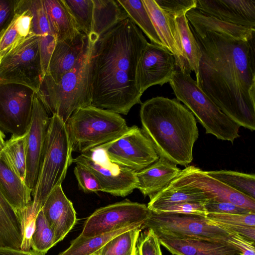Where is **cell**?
Listing matches in <instances>:
<instances>
[{
	"label": "cell",
	"mask_w": 255,
	"mask_h": 255,
	"mask_svg": "<svg viewBox=\"0 0 255 255\" xmlns=\"http://www.w3.org/2000/svg\"><path fill=\"white\" fill-rule=\"evenodd\" d=\"M17 0H0V36L15 14Z\"/></svg>",
	"instance_id": "obj_46"
},
{
	"label": "cell",
	"mask_w": 255,
	"mask_h": 255,
	"mask_svg": "<svg viewBox=\"0 0 255 255\" xmlns=\"http://www.w3.org/2000/svg\"><path fill=\"white\" fill-rule=\"evenodd\" d=\"M57 39L55 35L40 36L39 48L44 76L48 71L50 60Z\"/></svg>",
	"instance_id": "obj_44"
},
{
	"label": "cell",
	"mask_w": 255,
	"mask_h": 255,
	"mask_svg": "<svg viewBox=\"0 0 255 255\" xmlns=\"http://www.w3.org/2000/svg\"><path fill=\"white\" fill-rule=\"evenodd\" d=\"M32 15L17 0L15 14L0 36V61L7 52L26 38L31 32Z\"/></svg>",
	"instance_id": "obj_25"
},
{
	"label": "cell",
	"mask_w": 255,
	"mask_h": 255,
	"mask_svg": "<svg viewBox=\"0 0 255 255\" xmlns=\"http://www.w3.org/2000/svg\"><path fill=\"white\" fill-rule=\"evenodd\" d=\"M175 20L184 58L191 71H194L197 76L201 56L199 47L191 30L186 14L177 16Z\"/></svg>",
	"instance_id": "obj_33"
},
{
	"label": "cell",
	"mask_w": 255,
	"mask_h": 255,
	"mask_svg": "<svg viewBox=\"0 0 255 255\" xmlns=\"http://www.w3.org/2000/svg\"><path fill=\"white\" fill-rule=\"evenodd\" d=\"M5 135L3 132L0 129V157L1 152L3 149L5 141H4Z\"/></svg>",
	"instance_id": "obj_49"
},
{
	"label": "cell",
	"mask_w": 255,
	"mask_h": 255,
	"mask_svg": "<svg viewBox=\"0 0 255 255\" xmlns=\"http://www.w3.org/2000/svg\"><path fill=\"white\" fill-rule=\"evenodd\" d=\"M31 89L16 84H0V128L13 135L24 134L30 124L33 96Z\"/></svg>",
	"instance_id": "obj_13"
},
{
	"label": "cell",
	"mask_w": 255,
	"mask_h": 255,
	"mask_svg": "<svg viewBox=\"0 0 255 255\" xmlns=\"http://www.w3.org/2000/svg\"><path fill=\"white\" fill-rule=\"evenodd\" d=\"M99 147L112 161L135 172L147 167L159 158L151 141L136 126L129 127L121 136Z\"/></svg>",
	"instance_id": "obj_11"
},
{
	"label": "cell",
	"mask_w": 255,
	"mask_h": 255,
	"mask_svg": "<svg viewBox=\"0 0 255 255\" xmlns=\"http://www.w3.org/2000/svg\"><path fill=\"white\" fill-rule=\"evenodd\" d=\"M176 68L174 55L163 46L148 43L140 58L137 85L141 94L150 87L169 82Z\"/></svg>",
	"instance_id": "obj_15"
},
{
	"label": "cell",
	"mask_w": 255,
	"mask_h": 255,
	"mask_svg": "<svg viewBox=\"0 0 255 255\" xmlns=\"http://www.w3.org/2000/svg\"><path fill=\"white\" fill-rule=\"evenodd\" d=\"M72 16L78 30L89 37L92 32L93 0H62Z\"/></svg>",
	"instance_id": "obj_37"
},
{
	"label": "cell",
	"mask_w": 255,
	"mask_h": 255,
	"mask_svg": "<svg viewBox=\"0 0 255 255\" xmlns=\"http://www.w3.org/2000/svg\"><path fill=\"white\" fill-rule=\"evenodd\" d=\"M149 198L147 207L151 211L174 204L186 202L205 203L210 200L208 196L195 189L170 184Z\"/></svg>",
	"instance_id": "obj_29"
},
{
	"label": "cell",
	"mask_w": 255,
	"mask_h": 255,
	"mask_svg": "<svg viewBox=\"0 0 255 255\" xmlns=\"http://www.w3.org/2000/svg\"><path fill=\"white\" fill-rule=\"evenodd\" d=\"M117 0L128 18L144 33L151 43L163 46L142 0Z\"/></svg>",
	"instance_id": "obj_34"
},
{
	"label": "cell",
	"mask_w": 255,
	"mask_h": 255,
	"mask_svg": "<svg viewBox=\"0 0 255 255\" xmlns=\"http://www.w3.org/2000/svg\"><path fill=\"white\" fill-rule=\"evenodd\" d=\"M92 32L89 37L97 40L120 22L128 18L118 0H93Z\"/></svg>",
	"instance_id": "obj_24"
},
{
	"label": "cell",
	"mask_w": 255,
	"mask_h": 255,
	"mask_svg": "<svg viewBox=\"0 0 255 255\" xmlns=\"http://www.w3.org/2000/svg\"><path fill=\"white\" fill-rule=\"evenodd\" d=\"M41 209L57 243L64 239L77 222L73 204L65 195L61 185L51 191Z\"/></svg>",
	"instance_id": "obj_19"
},
{
	"label": "cell",
	"mask_w": 255,
	"mask_h": 255,
	"mask_svg": "<svg viewBox=\"0 0 255 255\" xmlns=\"http://www.w3.org/2000/svg\"><path fill=\"white\" fill-rule=\"evenodd\" d=\"M139 115L142 130L159 157L185 167L192 162L199 131L188 108L177 99L157 96L141 104Z\"/></svg>",
	"instance_id": "obj_3"
},
{
	"label": "cell",
	"mask_w": 255,
	"mask_h": 255,
	"mask_svg": "<svg viewBox=\"0 0 255 255\" xmlns=\"http://www.w3.org/2000/svg\"><path fill=\"white\" fill-rule=\"evenodd\" d=\"M27 133L12 135L5 142L0 158L25 182L26 172Z\"/></svg>",
	"instance_id": "obj_30"
},
{
	"label": "cell",
	"mask_w": 255,
	"mask_h": 255,
	"mask_svg": "<svg viewBox=\"0 0 255 255\" xmlns=\"http://www.w3.org/2000/svg\"><path fill=\"white\" fill-rule=\"evenodd\" d=\"M186 16L190 25L205 30L228 35L244 40H249L255 36V28H249L220 20L201 12L196 8L187 11Z\"/></svg>",
	"instance_id": "obj_26"
},
{
	"label": "cell",
	"mask_w": 255,
	"mask_h": 255,
	"mask_svg": "<svg viewBox=\"0 0 255 255\" xmlns=\"http://www.w3.org/2000/svg\"><path fill=\"white\" fill-rule=\"evenodd\" d=\"M158 237L151 229L141 232L137 242L138 255H162Z\"/></svg>",
	"instance_id": "obj_40"
},
{
	"label": "cell",
	"mask_w": 255,
	"mask_h": 255,
	"mask_svg": "<svg viewBox=\"0 0 255 255\" xmlns=\"http://www.w3.org/2000/svg\"><path fill=\"white\" fill-rule=\"evenodd\" d=\"M21 228L16 211L0 189V247L21 250Z\"/></svg>",
	"instance_id": "obj_28"
},
{
	"label": "cell",
	"mask_w": 255,
	"mask_h": 255,
	"mask_svg": "<svg viewBox=\"0 0 255 255\" xmlns=\"http://www.w3.org/2000/svg\"><path fill=\"white\" fill-rule=\"evenodd\" d=\"M0 255H44L32 250L23 251L7 247H0Z\"/></svg>",
	"instance_id": "obj_48"
},
{
	"label": "cell",
	"mask_w": 255,
	"mask_h": 255,
	"mask_svg": "<svg viewBox=\"0 0 255 255\" xmlns=\"http://www.w3.org/2000/svg\"><path fill=\"white\" fill-rule=\"evenodd\" d=\"M65 124L73 151L80 153L115 140L129 128L120 115L92 106L77 109Z\"/></svg>",
	"instance_id": "obj_7"
},
{
	"label": "cell",
	"mask_w": 255,
	"mask_h": 255,
	"mask_svg": "<svg viewBox=\"0 0 255 255\" xmlns=\"http://www.w3.org/2000/svg\"><path fill=\"white\" fill-rule=\"evenodd\" d=\"M40 36L30 34L0 61V84H16L36 92L44 77Z\"/></svg>",
	"instance_id": "obj_8"
},
{
	"label": "cell",
	"mask_w": 255,
	"mask_h": 255,
	"mask_svg": "<svg viewBox=\"0 0 255 255\" xmlns=\"http://www.w3.org/2000/svg\"><path fill=\"white\" fill-rule=\"evenodd\" d=\"M153 231L160 245L173 255H242L238 248L231 244L180 237L159 230Z\"/></svg>",
	"instance_id": "obj_18"
},
{
	"label": "cell",
	"mask_w": 255,
	"mask_h": 255,
	"mask_svg": "<svg viewBox=\"0 0 255 255\" xmlns=\"http://www.w3.org/2000/svg\"><path fill=\"white\" fill-rule=\"evenodd\" d=\"M21 5L28 9L32 15L31 32L39 36L55 35L44 6L43 0H20Z\"/></svg>",
	"instance_id": "obj_39"
},
{
	"label": "cell",
	"mask_w": 255,
	"mask_h": 255,
	"mask_svg": "<svg viewBox=\"0 0 255 255\" xmlns=\"http://www.w3.org/2000/svg\"><path fill=\"white\" fill-rule=\"evenodd\" d=\"M92 172L99 180L103 192L126 197L137 188L136 172L110 159L105 151L96 147L73 159Z\"/></svg>",
	"instance_id": "obj_10"
},
{
	"label": "cell",
	"mask_w": 255,
	"mask_h": 255,
	"mask_svg": "<svg viewBox=\"0 0 255 255\" xmlns=\"http://www.w3.org/2000/svg\"><path fill=\"white\" fill-rule=\"evenodd\" d=\"M56 244L54 233L41 209L37 215L35 230L31 239V250L45 255Z\"/></svg>",
	"instance_id": "obj_38"
},
{
	"label": "cell",
	"mask_w": 255,
	"mask_h": 255,
	"mask_svg": "<svg viewBox=\"0 0 255 255\" xmlns=\"http://www.w3.org/2000/svg\"><path fill=\"white\" fill-rule=\"evenodd\" d=\"M142 0L163 46L174 55L176 67L191 74L192 72L183 56L175 17L166 14L154 0Z\"/></svg>",
	"instance_id": "obj_20"
},
{
	"label": "cell",
	"mask_w": 255,
	"mask_h": 255,
	"mask_svg": "<svg viewBox=\"0 0 255 255\" xmlns=\"http://www.w3.org/2000/svg\"><path fill=\"white\" fill-rule=\"evenodd\" d=\"M143 224H133L89 238L80 235L71 242L68 249L58 255H92L115 237L127 231L142 227Z\"/></svg>",
	"instance_id": "obj_32"
},
{
	"label": "cell",
	"mask_w": 255,
	"mask_h": 255,
	"mask_svg": "<svg viewBox=\"0 0 255 255\" xmlns=\"http://www.w3.org/2000/svg\"><path fill=\"white\" fill-rule=\"evenodd\" d=\"M228 242L238 248L242 255H255V242L235 233H232Z\"/></svg>",
	"instance_id": "obj_47"
},
{
	"label": "cell",
	"mask_w": 255,
	"mask_h": 255,
	"mask_svg": "<svg viewBox=\"0 0 255 255\" xmlns=\"http://www.w3.org/2000/svg\"><path fill=\"white\" fill-rule=\"evenodd\" d=\"M89 38L81 32L75 37L57 41L46 74L54 82L71 70L88 51Z\"/></svg>",
	"instance_id": "obj_21"
},
{
	"label": "cell",
	"mask_w": 255,
	"mask_h": 255,
	"mask_svg": "<svg viewBox=\"0 0 255 255\" xmlns=\"http://www.w3.org/2000/svg\"><path fill=\"white\" fill-rule=\"evenodd\" d=\"M147 43L129 18L93 43L89 74L91 106L126 115L133 106L141 104L137 71Z\"/></svg>",
	"instance_id": "obj_2"
},
{
	"label": "cell",
	"mask_w": 255,
	"mask_h": 255,
	"mask_svg": "<svg viewBox=\"0 0 255 255\" xmlns=\"http://www.w3.org/2000/svg\"><path fill=\"white\" fill-rule=\"evenodd\" d=\"M181 170L176 164L159 157L147 167L136 172L137 189L144 197L150 198L166 187Z\"/></svg>",
	"instance_id": "obj_22"
},
{
	"label": "cell",
	"mask_w": 255,
	"mask_h": 255,
	"mask_svg": "<svg viewBox=\"0 0 255 255\" xmlns=\"http://www.w3.org/2000/svg\"><path fill=\"white\" fill-rule=\"evenodd\" d=\"M196 8L221 21L255 28V0H197Z\"/></svg>",
	"instance_id": "obj_17"
},
{
	"label": "cell",
	"mask_w": 255,
	"mask_h": 255,
	"mask_svg": "<svg viewBox=\"0 0 255 255\" xmlns=\"http://www.w3.org/2000/svg\"><path fill=\"white\" fill-rule=\"evenodd\" d=\"M73 150L65 123L56 115L50 118L41 162L32 204L41 209L46 199L61 185L73 163Z\"/></svg>",
	"instance_id": "obj_5"
},
{
	"label": "cell",
	"mask_w": 255,
	"mask_h": 255,
	"mask_svg": "<svg viewBox=\"0 0 255 255\" xmlns=\"http://www.w3.org/2000/svg\"><path fill=\"white\" fill-rule=\"evenodd\" d=\"M142 227L124 232L112 239L92 255H138L137 242Z\"/></svg>",
	"instance_id": "obj_35"
},
{
	"label": "cell",
	"mask_w": 255,
	"mask_h": 255,
	"mask_svg": "<svg viewBox=\"0 0 255 255\" xmlns=\"http://www.w3.org/2000/svg\"><path fill=\"white\" fill-rule=\"evenodd\" d=\"M189 25L201 53L198 86L234 122L254 131L255 37L241 40Z\"/></svg>",
	"instance_id": "obj_1"
},
{
	"label": "cell",
	"mask_w": 255,
	"mask_h": 255,
	"mask_svg": "<svg viewBox=\"0 0 255 255\" xmlns=\"http://www.w3.org/2000/svg\"><path fill=\"white\" fill-rule=\"evenodd\" d=\"M205 208L208 213L244 214L251 212L237 206L231 203L209 200L204 203Z\"/></svg>",
	"instance_id": "obj_45"
},
{
	"label": "cell",
	"mask_w": 255,
	"mask_h": 255,
	"mask_svg": "<svg viewBox=\"0 0 255 255\" xmlns=\"http://www.w3.org/2000/svg\"><path fill=\"white\" fill-rule=\"evenodd\" d=\"M149 210L144 204L126 200L101 207L85 221L80 235L92 237L133 224L144 223Z\"/></svg>",
	"instance_id": "obj_12"
},
{
	"label": "cell",
	"mask_w": 255,
	"mask_h": 255,
	"mask_svg": "<svg viewBox=\"0 0 255 255\" xmlns=\"http://www.w3.org/2000/svg\"><path fill=\"white\" fill-rule=\"evenodd\" d=\"M50 118L49 114L35 93L31 120L27 133L26 172L25 183L34 188L44 150Z\"/></svg>",
	"instance_id": "obj_16"
},
{
	"label": "cell",
	"mask_w": 255,
	"mask_h": 255,
	"mask_svg": "<svg viewBox=\"0 0 255 255\" xmlns=\"http://www.w3.org/2000/svg\"><path fill=\"white\" fill-rule=\"evenodd\" d=\"M0 189L16 211L23 210L32 202V190L0 158Z\"/></svg>",
	"instance_id": "obj_23"
},
{
	"label": "cell",
	"mask_w": 255,
	"mask_h": 255,
	"mask_svg": "<svg viewBox=\"0 0 255 255\" xmlns=\"http://www.w3.org/2000/svg\"><path fill=\"white\" fill-rule=\"evenodd\" d=\"M209 176L225 184L235 190L255 199V175L231 170L208 171Z\"/></svg>",
	"instance_id": "obj_36"
},
{
	"label": "cell",
	"mask_w": 255,
	"mask_h": 255,
	"mask_svg": "<svg viewBox=\"0 0 255 255\" xmlns=\"http://www.w3.org/2000/svg\"><path fill=\"white\" fill-rule=\"evenodd\" d=\"M167 15L176 17L196 8L197 0H154Z\"/></svg>",
	"instance_id": "obj_42"
},
{
	"label": "cell",
	"mask_w": 255,
	"mask_h": 255,
	"mask_svg": "<svg viewBox=\"0 0 255 255\" xmlns=\"http://www.w3.org/2000/svg\"><path fill=\"white\" fill-rule=\"evenodd\" d=\"M142 230L151 229L183 238L229 244L232 233L210 221L206 216L149 211Z\"/></svg>",
	"instance_id": "obj_9"
},
{
	"label": "cell",
	"mask_w": 255,
	"mask_h": 255,
	"mask_svg": "<svg viewBox=\"0 0 255 255\" xmlns=\"http://www.w3.org/2000/svg\"><path fill=\"white\" fill-rule=\"evenodd\" d=\"M206 217L216 225L255 242V212L244 214L208 213Z\"/></svg>",
	"instance_id": "obj_31"
},
{
	"label": "cell",
	"mask_w": 255,
	"mask_h": 255,
	"mask_svg": "<svg viewBox=\"0 0 255 255\" xmlns=\"http://www.w3.org/2000/svg\"><path fill=\"white\" fill-rule=\"evenodd\" d=\"M77 64L55 82L45 74L35 92L48 114L56 115L65 123L77 109L91 106L89 74L93 43Z\"/></svg>",
	"instance_id": "obj_4"
},
{
	"label": "cell",
	"mask_w": 255,
	"mask_h": 255,
	"mask_svg": "<svg viewBox=\"0 0 255 255\" xmlns=\"http://www.w3.org/2000/svg\"><path fill=\"white\" fill-rule=\"evenodd\" d=\"M152 212L193 214L206 217L207 214L205 208L204 203L196 202H186L169 205Z\"/></svg>",
	"instance_id": "obj_43"
},
{
	"label": "cell",
	"mask_w": 255,
	"mask_h": 255,
	"mask_svg": "<svg viewBox=\"0 0 255 255\" xmlns=\"http://www.w3.org/2000/svg\"><path fill=\"white\" fill-rule=\"evenodd\" d=\"M169 83L176 99L191 111L204 128L206 133L232 143L240 137L241 127L201 90L190 73L176 67Z\"/></svg>",
	"instance_id": "obj_6"
},
{
	"label": "cell",
	"mask_w": 255,
	"mask_h": 255,
	"mask_svg": "<svg viewBox=\"0 0 255 255\" xmlns=\"http://www.w3.org/2000/svg\"><path fill=\"white\" fill-rule=\"evenodd\" d=\"M74 173L79 189L85 193L102 191L100 183L94 174L86 167L76 164Z\"/></svg>",
	"instance_id": "obj_41"
},
{
	"label": "cell",
	"mask_w": 255,
	"mask_h": 255,
	"mask_svg": "<svg viewBox=\"0 0 255 255\" xmlns=\"http://www.w3.org/2000/svg\"><path fill=\"white\" fill-rule=\"evenodd\" d=\"M169 184L195 189L208 196L210 200L230 202L255 212V199L235 190L194 166H187L181 170Z\"/></svg>",
	"instance_id": "obj_14"
},
{
	"label": "cell",
	"mask_w": 255,
	"mask_h": 255,
	"mask_svg": "<svg viewBox=\"0 0 255 255\" xmlns=\"http://www.w3.org/2000/svg\"><path fill=\"white\" fill-rule=\"evenodd\" d=\"M47 15L57 41L73 38L80 33L62 0H43Z\"/></svg>",
	"instance_id": "obj_27"
}]
</instances>
